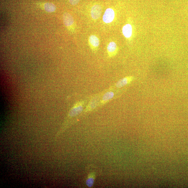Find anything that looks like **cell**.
<instances>
[{
	"instance_id": "6da1fadb",
	"label": "cell",
	"mask_w": 188,
	"mask_h": 188,
	"mask_svg": "<svg viewBox=\"0 0 188 188\" xmlns=\"http://www.w3.org/2000/svg\"><path fill=\"white\" fill-rule=\"evenodd\" d=\"M84 102H78L74 105L73 108L70 111L68 117H73L80 114L83 108Z\"/></svg>"
},
{
	"instance_id": "7a4b0ae2",
	"label": "cell",
	"mask_w": 188,
	"mask_h": 188,
	"mask_svg": "<svg viewBox=\"0 0 188 188\" xmlns=\"http://www.w3.org/2000/svg\"><path fill=\"white\" fill-rule=\"evenodd\" d=\"M115 17L114 11L113 9L108 8L107 9L105 12L103 20L106 23H110L113 21Z\"/></svg>"
},
{
	"instance_id": "3957f363",
	"label": "cell",
	"mask_w": 188,
	"mask_h": 188,
	"mask_svg": "<svg viewBox=\"0 0 188 188\" xmlns=\"http://www.w3.org/2000/svg\"><path fill=\"white\" fill-rule=\"evenodd\" d=\"M102 11V6L99 4H95L93 5L91 10L92 18L95 20L99 19L101 16Z\"/></svg>"
},
{
	"instance_id": "277c9868",
	"label": "cell",
	"mask_w": 188,
	"mask_h": 188,
	"mask_svg": "<svg viewBox=\"0 0 188 188\" xmlns=\"http://www.w3.org/2000/svg\"><path fill=\"white\" fill-rule=\"evenodd\" d=\"M134 79V77L133 76H127L119 80L116 84V86L117 88H121L126 86V85L130 84Z\"/></svg>"
},
{
	"instance_id": "5b68a950",
	"label": "cell",
	"mask_w": 188,
	"mask_h": 188,
	"mask_svg": "<svg viewBox=\"0 0 188 188\" xmlns=\"http://www.w3.org/2000/svg\"><path fill=\"white\" fill-rule=\"evenodd\" d=\"M107 51L109 56L110 57H112L116 55L118 51L116 43L113 41L109 43L107 47Z\"/></svg>"
},
{
	"instance_id": "8992f818",
	"label": "cell",
	"mask_w": 188,
	"mask_h": 188,
	"mask_svg": "<svg viewBox=\"0 0 188 188\" xmlns=\"http://www.w3.org/2000/svg\"><path fill=\"white\" fill-rule=\"evenodd\" d=\"M63 21L65 25L67 27H71L74 23L73 17L68 13H65L63 15Z\"/></svg>"
},
{
	"instance_id": "52a82bcc",
	"label": "cell",
	"mask_w": 188,
	"mask_h": 188,
	"mask_svg": "<svg viewBox=\"0 0 188 188\" xmlns=\"http://www.w3.org/2000/svg\"><path fill=\"white\" fill-rule=\"evenodd\" d=\"M89 43L91 49L96 50L99 47L100 41L97 37L94 35H92L89 37Z\"/></svg>"
},
{
	"instance_id": "ba28073f",
	"label": "cell",
	"mask_w": 188,
	"mask_h": 188,
	"mask_svg": "<svg viewBox=\"0 0 188 188\" xmlns=\"http://www.w3.org/2000/svg\"><path fill=\"white\" fill-rule=\"evenodd\" d=\"M122 33L126 38H131L132 34V25L127 24L124 26L122 28Z\"/></svg>"
},
{
	"instance_id": "9c48e42d",
	"label": "cell",
	"mask_w": 188,
	"mask_h": 188,
	"mask_svg": "<svg viewBox=\"0 0 188 188\" xmlns=\"http://www.w3.org/2000/svg\"><path fill=\"white\" fill-rule=\"evenodd\" d=\"M96 178L95 173L91 172L89 174L87 177L86 181V184L87 187H91L93 186Z\"/></svg>"
},
{
	"instance_id": "30bf717a",
	"label": "cell",
	"mask_w": 188,
	"mask_h": 188,
	"mask_svg": "<svg viewBox=\"0 0 188 188\" xmlns=\"http://www.w3.org/2000/svg\"><path fill=\"white\" fill-rule=\"evenodd\" d=\"M114 93L113 92H108L105 93L102 98V100L101 102L102 104H106L109 100L112 99L114 97Z\"/></svg>"
},
{
	"instance_id": "8fae6325",
	"label": "cell",
	"mask_w": 188,
	"mask_h": 188,
	"mask_svg": "<svg viewBox=\"0 0 188 188\" xmlns=\"http://www.w3.org/2000/svg\"><path fill=\"white\" fill-rule=\"evenodd\" d=\"M44 8L46 11L51 13L55 11L56 10V6L53 3H47L44 4Z\"/></svg>"
},
{
	"instance_id": "7c38bea8",
	"label": "cell",
	"mask_w": 188,
	"mask_h": 188,
	"mask_svg": "<svg viewBox=\"0 0 188 188\" xmlns=\"http://www.w3.org/2000/svg\"><path fill=\"white\" fill-rule=\"evenodd\" d=\"M97 100H92L87 105L86 110V112L92 111L97 107Z\"/></svg>"
},
{
	"instance_id": "4fadbf2b",
	"label": "cell",
	"mask_w": 188,
	"mask_h": 188,
	"mask_svg": "<svg viewBox=\"0 0 188 188\" xmlns=\"http://www.w3.org/2000/svg\"><path fill=\"white\" fill-rule=\"evenodd\" d=\"M80 1V0H69L70 3L72 5H77Z\"/></svg>"
}]
</instances>
